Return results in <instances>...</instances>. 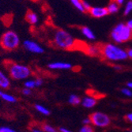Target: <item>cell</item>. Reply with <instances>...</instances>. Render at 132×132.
I'll return each mask as SVG.
<instances>
[{"instance_id":"1","label":"cell","mask_w":132,"mask_h":132,"mask_svg":"<svg viewBox=\"0 0 132 132\" xmlns=\"http://www.w3.org/2000/svg\"><path fill=\"white\" fill-rule=\"evenodd\" d=\"M101 55L110 61H120L128 58L127 51L112 44L101 45Z\"/></svg>"},{"instance_id":"2","label":"cell","mask_w":132,"mask_h":132,"mask_svg":"<svg viewBox=\"0 0 132 132\" xmlns=\"http://www.w3.org/2000/svg\"><path fill=\"white\" fill-rule=\"evenodd\" d=\"M53 41L57 47L65 50H71L76 47L77 41L73 37L63 29H58L54 34Z\"/></svg>"},{"instance_id":"3","label":"cell","mask_w":132,"mask_h":132,"mask_svg":"<svg viewBox=\"0 0 132 132\" xmlns=\"http://www.w3.org/2000/svg\"><path fill=\"white\" fill-rule=\"evenodd\" d=\"M6 67L10 77L15 80L26 79L29 78L32 74L30 68L25 65H21L15 63H7Z\"/></svg>"},{"instance_id":"4","label":"cell","mask_w":132,"mask_h":132,"mask_svg":"<svg viewBox=\"0 0 132 132\" xmlns=\"http://www.w3.org/2000/svg\"><path fill=\"white\" fill-rule=\"evenodd\" d=\"M111 36L116 43L126 42L132 38V30L125 24L120 23L113 29Z\"/></svg>"},{"instance_id":"5","label":"cell","mask_w":132,"mask_h":132,"mask_svg":"<svg viewBox=\"0 0 132 132\" xmlns=\"http://www.w3.org/2000/svg\"><path fill=\"white\" fill-rule=\"evenodd\" d=\"M20 44L18 35L14 31L6 32L0 40V45L6 51H13L16 49Z\"/></svg>"},{"instance_id":"6","label":"cell","mask_w":132,"mask_h":132,"mask_svg":"<svg viewBox=\"0 0 132 132\" xmlns=\"http://www.w3.org/2000/svg\"><path fill=\"white\" fill-rule=\"evenodd\" d=\"M91 123L98 127H106L110 124V118L102 112H94L90 116Z\"/></svg>"},{"instance_id":"7","label":"cell","mask_w":132,"mask_h":132,"mask_svg":"<svg viewBox=\"0 0 132 132\" xmlns=\"http://www.w3.org/2000/svg\"><path fill=\"white\" fill-rule=\"evenodd\" d=\"M23 46L26 50L34 54H42L44 52V48L39 44L30 40H26L24 41Z\"/></svg>"},{"instance_id":"8","label":"cell","mask_w":132,"mask_h":132,"mask_svg":"<svg viewBox=\"0 0 132 132\" xmlns=\"http://www.w3.org/2000/svg\"><path fill=\"white\" fill-rule=\"evenodd\" d=\"M89 12L93 17L97 18H103L109 14L107 8L104 7H91Z\"/></svg>"},{"instance_id":"9","label":"cell","mask_w":132,"mask_h":132,"mask_svg":"<svg viewBox=\"0 0 132 132\" xmlns=\"http://www.w3.org/2000/svg\"><path fill=\"white\" fill-rule=\"evenodd\" d=\"M83 51L92 56H97L101 55V46L98 45H86Z\"/></svg>"},{"instance_id":"10","label":"cell","mask_w":132,"mask_h":132,"mask_svg":"<svg viewBox=\"0 0 132 132\" xmlns=\"http://www.w3.org/2000/svg\"><path fill=\"white\" fill-rule=\"evenodd\" d=\"M49 69L52 70H69L72 68V65L69 63L64 62H55L47 65Z\"/></svg>"},{"instance_id":"11","label":"cell","mask_w":132,"mask_h":132,"mask_svg":"<svg viewBox=\"0 0 132 132\" xmlns=\"http://www.w3.org/2000/svg\"><path fill=\"white\" fill-rule=\"evenodd\" d=\"M10 86V78L3 73V71L0 70V89H6Z\"/></svg>"},{"instance_id":"12","label":"cell","mask_w":132,"mask_h":132,"mask_svg":"<svg viewBox=\"0 0 132 132\" xmlns=\"http://www.w3.org/2000/svg\"><path fill=\"white\" fill-rule=\"evenodd\" d=\"M26 19L30 25H36V24L38 23V21H39V18H38L37 14L32 11L28 12L26 16Z\"/></svg>"},{"instance_id":"13","label":"cell","mask_w":132,"mask_h":132,"mask_svg":"<svg viewBox=\"0 0 132 132\" xmlns=\"http://www.w3.org/2000/svg\"><path fill=\"white\" fill-rule=\"evenodd\" d=\"M81 104L85 108L91 109V108L94 107L96 104H97V99L94 97H86L82 100Z\"/></svg>"},{"instance_id":"14","label":"cell","mask_w":132,"mask_h":132,"mask_svg":"<svg viewBox=\"0 0 132 132\" xmlns=\"http://www.w3.org/2000/svg\"><path fill=\"white\" fill-rule=\"evenodd\" d=\"M81 33L85 36L87 39L91 40L95 39V35L93 33V32L89 28H88V27H81Z\"/></svg>"},{"instance_id":"15","label":"cell","mask_w":132,"mask_h":132,"mask_svg":"<svg viewBox=\"0 0 132 132\" xmlns=\"http://www.w3.org/2000/svg\"><path fill=\"white\" fill-rule=\"evenodd\" d=\"M119 9V5L115 1V0L111 1V3L109 4V6H108V7H107V10H108V12H109V14L117 13Z\"/></svg>"},{"instance_id":"16","label":"cell","mask_w":132,"mask_h":132,"mask_svg":"<svg viewBox=\"0 0 132 132\" xmlns=\"http://www.w3.org/2000/svg\"><path fill=\"white\" fill-rule=\"evenodd\" d=\"M0 97H1V98L3 100H4L6 102H9V103H15L17 101V99L15 98L14 96L9 94V93H6L3 92V93L1 94Z\"/></svg>"},{"instance_id":"17","label":"cell","mask_w":132,"mask_h":132,"mask_svg":"<svg viewBox=\"0 0 132 132\" xmlns=\"http://www.w3.org/2000/svg\"><path fill=\"white\" fill-rule=\"evenodd\" d=\"M35 109L37 112H39L40 113H41L42 115H44V116H49L50 115V111L45 108L44 106L41 105V104H36L35 105Z\"/></svg>"},{"instance_id":"18","label":"cell","mask_w":132,"mask_h":132,"mask_svg":"<svg viewBox=\"0 0 132 132\" xmlns=\"http://www.w3.org/2000/svg\"><path fill=\"white\" fill-rule=\"evenodd\" d=\"M81 101L79 98V97H78L77 95H70V97H69V103L70 104H73V105H78L79 104H81Z\"/></svg>"},{"instance_id":"19","label":"cell","mask_w":132,"mask_h":132,"mask_svg":"<svg viewBox=\"0 0 132 132\" xmlns=\"http://www.w3.org/2000/svg\"><path fill=\"white\" fill-rule=\"evenodd\" d=\"M70 1H71L72 4L74 5V6L75 8H77L79 11H81V12H86L85 9H84V7H83L81 0H70Z\"/></svg>"},{"instance_id":"20","label":"cell","mask_w":132,"mask_h":132,"mask_svg":"<svg viewBox=\"0 0 132 132\" xmlns=\"http://www.w3.org/2000/svg\"><path fill=\"white\" fill-rule=\"evenodd\" d=\"M42 130L45 131V132H55L56 129L55 127H53L52 126H51L50 124H44L42 127Z\"/></svg>"},{"instance_id":"21","label":"cell","mask_w":132,"mask_h":132,"mask_svg":"<svg viewBox=\"0 0 132 132\" xmlns=\"http://www.w3.org/2000/svg\"><path fill=\"white\" fill-rule=\"evenodd\" d=\"M24 85H25V87L29 88V89H31L36 88L35 80H27L25 83H24Z\"/></svg>"},{"instance_id":"22","label":"cell","mask_w":132,"mask_h":132,"mask_svg":"<svg viewBox=\"0 0 132 132\" xmlns=\"http://www.w3.org/2000/svg\"><path fill=\"white\" fill-rule=\"evenodd\" d=\"M131 11H132V1H129L126 5L125 10H124V14L127 15Z\"/></svg>"},{"instance_id":"23","label":"cell","mask_w":132,"mask_h":132,"mask_svg":"<svg viewBox=\"0 0 132 132\" xmlns=\"http://www.w3.org/2000/svg\"><path fill=\"white\" fill-rule=\"evenodd\" d=\"M80 131L81 132H93V127L90 126V124H86V125H84L80 129Z\"/></svg>"},{"instance_id":"24","label":"cell","mask_w":132,"mask_h":132,"mask_svg":"<svg viewBox=\"0 0 132 132\" xmlns=\"http://www.w3.org/2000/svg\"><path fill=\"white\" fill-rule=\"evenodd\" d=\"M15 130L9 127H0V132H14Z\"/></svg>"},{"instance_id":"25","label":"cell","mask_w":132,"mask_h":132,"mask_svg":"<svg viewBox=\"0 0 132 132\" xmlns=\"http://www.w3.org/2000/svg\"><path fill=\"white\" fill-rule=\"evenodd\" d=\"M122 93H123V94L127 96V97H132V91L130 89H123Z\"/></svg>"},{"instance_id":"26","label":"cell","mask_w":132,"mask_h":132,"mask_svg":"<svg viewBox=\"0 0 132 132\" xmlns=\"http://www.w3.org/2000/svg\"><path fill=\"white\" fill-rule=\"evenodd\" d=\"M22 93H23L24 95H25V96H29V95L32 93V89L25 87V88H24V89H22Z\"/></svg>"},{"instance_id":"27","label":"cell","mask_w":132,"mask_h":132,"mask_svg":"<svg viewBox=\"0 0 132 132\" xmlns=\"http://www.w3.org/2000/svg\"><path fill=\"white\" fill-rule=\"evenodd\" d=\"M82 5H83L84 9H85V11L89 12V10L91 9L90 5H89L87 2H86V1H82Z\"/></svg>"},{"instance_id":"28","label":"cell","mask_w":132,"mask_h":132,"mask_svg":"<svg viewBox=\"0 0 132 132\" xmlns=\"http://www.w3.org/2000/svg\"><path fill=\"white\" fill-rule=\"evenodd\" d=\"M35 83H36V87H39L43 85L44 81L42 78H37L35 80Z\"/></svg>"},{"instance_id":"29","label":"cell","mask_w":132,"mask_h":132,"mask_svg":"<svg viewBox=\"0 0 132 132\" xmlns=\"http://www.w3.org/2000/svg\"><path fill=\"white\" fill-rule=\"evenodd\" d=\"M82 123H83L84 125L90 124V123H91V119H90V118H86V119H83Z\"/></svg>"},{"instance_id":"30","label":"cell","mask_w":132,"mask_h":132,"mask_svg":"<svg viewBox=\"0 0 132 132\" xmlns=\"http://www.w3.org/2000/svg\"><path fill=\"white\" fill-rule=\"evenodd\" d=\"M126 119H127L128 122L132 123V113H130V114L127 115L126 116Z\"/></svg>"},{"instance_id":"31","label":"cell","mask_w":132,"mask_h":132,"mask_svg":"<svg viewBox=\"0 0 132 132\" xmlns=\"http://www.w3.org/2000/svg\"><path fill=\"white\" fill-rule=\"evenodd\" d=\"M127 55H128V57H129L130 59H132V49H129V50H127Z\"/></svg>"},{"instance_id":"32","label":"cell","mask_w":132,"mask_h":132,"mask_svg":"<svg viewBox=\"0 0 132 132\" xmlns=\"http://www.w3.org/2000/svg\"><path fill=\"white\" fill-rule=\"evenodd\" d=\"M59 131L60 132H70V130L66 129L65 127H60L59 128Z\"/></svg>"},{"instance_id":"33","label":"cell","mask_w":132,"mask_h":132,"mask_svg":"<svg viewBox=\"0 0 132 132\" xmlns=\"http://www.w3.org/2000/svg\"><path fill=\"white\" fill-rule=\"evenodd\" d=\"M127 26L130 29H132V20H130V21L127 23Z\"/></svg>"},{"instance_id":"34","label":"cell","mask_w":132,"mask_h":132,"mask_svg":"<svg viewBox=\"0 0 132 132\" xmlns=\"http://www.w3.org/2000/svg\"><path fill=\"white\" fill-rule=\"evenodd\" d=\"M115 1H116L119 5H121V4H123V3L124 0H115Z\"/></svg>"},{"instance_id":"35","label":"cell","mask_w":132,"mask_h":132,"mask_svg":"<svg viewBox=\"0 0 132 132\" xmlns=\"http://www.w3.org/2000/svg\"><path fill=\"white\" fill-rule=\"evenodd\" d=\"M127 86H128V88L132 89V81H131V82H128V83H127Z\"/></svg>"},{"instance_id":"36","label":"cell","mask_w":132,"mask_h":132,"mask_svg":"<svg viewBox=\"0 0 132 132\" xmlns=\"http://www.w3.org/2000/svg\"><path fill=\"white\" fill-rule=\"evenodd\" d=\"M114 68H115L116 70H121V67H115Z\"/></svg>"},{"instance_id":"37","label":"cell","mask_w":132,"mask_h":132,"mask_svg":"<svg viewBox=\"0 0 132 132\" xmlns=\"http://www.w3.org/2000/svg\"><path fill=\"white\" fill-rule=\"evenodd\" d=\"M3 93V91L1 90V89H0V96H1V94Z\"/></svg>"},{"instance_id":"38","label":"cell","mask_w":132,"mask_h":132,"mask_svg":"<svg viewBox=\"0 0 132 132\" xmlns=\"http://www.w3.org/2000/svg\"><path fill=\"white\" fill-rule=\"evenodd\" d=\"M131 30H132V29H131Z\"/></svg>"}]
</instances>
